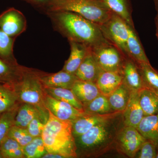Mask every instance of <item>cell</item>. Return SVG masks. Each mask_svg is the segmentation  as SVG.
<instances>
[{"label": "cell", "instance_id": "cell-1", "mask_svg": "<svg viewBox=\"0 0 158 158\" xmlns=\"http://www.w3.org/2000/svg\"><path fill=\"white\" fill-rule=\"evenodd\" d=\"M124 125L120 112L75 138L77 158L98 157L114 148L116 136Z\"/></svg>", "mask_w": 158, "mask_h": 158}, {"label": "cell", "instance_id": "cell-2", "mask_svg": "<svg viewBox=\"0 0 158 158\" xmlns=\"http://www.w3.org/2000/svg\"><path fill=\"white\" fill-rule=\"evenodd\" d=\"M52 12L55 22L69 41L82 44L90 49L110 42L104 37L97 24L71 11Z\"/></svg>", "mask_w": 158, "mask_h": 158}, {"label": "cell", "instance_id": "cell-3", "mask_svg": "<svg viewBox=\"0 0 158 158\" xmlns=\"http://www.w3.org/2000/svg\"><path fill=\"white\" fill-rule=\"evenodd\" d=\"M48 119L41 135L47 151L65 158H77L72 122L59 119L48 110Z\"/></svg>", "mask_w": 158, "mask_h": 158}, {"label": "cell", "instance_id": "cell-4", "mask_svg": "<svg viewBox=\"0 0 158 158\" xmlns=\"http://www.w3.org/2000/svg\"><path fill=\"white\" fill-rule=\"evenodd\" d=\"M42 73L24 67L20 79L11 87L19 102L33 105L44 117L48 119V110L45 104L46 92L40 80Z\"/></svg>", "mask_w": 158, "mask_h": 158}, {"label": "cell", "instance_id": "cell-5", "mask_svg": "<svg viewBox=\"0 0 158 158\" xmlns=\"http://www.w3.org/2000/svg\"><path fill=\"white\" fill-rule=\"evenodd\" d=\"M52 11H68L74 12L101 25L113 14L103 0H51Z\"/></svg>", "mask_w": 158, "mask_h": 158}, {"label": "cell", "instance_id": "cell-6", "mask_svg": "<svg viewBox=\"0 0 158 158\" xmlns=\"http://www.w3.org/2000/svg\"><path fill=\"white\" fill-rule=\"evenodd\" d=\"M99 26L105 38L121 51L126 58H128L127 43L129 35L130 26L127 23L113 13L110 19Z\"/></svg>", "mask_w": 158, "mask_h": 158}, {"label": "cell", "instance_id": "cell-7", "mask_svg": "<svg viewBox=\"0 0 158 158\" xmlns=\"http://www.w3.org/2000/svg\"><path fill=\"white\" fill-rule=\"evenodd\" d=\"M91 50L102 70L122 73L127 58L115 45L108 42Z\"/></svg>", "mask_w": 158, "mask_h": 158}, {"label": "cell", "instance_id": "cell-8", "mask_svg": "<svg viewBox=\"0 0 158 158\" xmlns=\"http://www.w3.org/2000/svg\"><path fill=\"white\" fill-rule=\"evenodd\" d=\"M145 140L136 128L124 125L119 130L116 136L114 148L122 155L135 158Z\"/></svg>", "mask_w": 158, "mask_h": 158}, {"label": "cell", "instance_id": "cell-9", "mask_svg": "<svg viewBox=\"0 0 158 158\" xmlns=\"http://www.w3.org/2000/svg\"><path fill=\"white\" fill-rule=\"evenodd\" d=\"M26 20L20 11L10 8L0 15V29L15 38L25 30Z\"/></svg>", "mask_w": 158, "mask_h": 158}, {"label": "cell", "instance_id": "cell-10", "mask_svg": "<svg viewBox=\"0 0 158 158\" xmlns=\"http://www.w3.org/2000/svg\"><path fill=\"white\" fill-rule=\"evenodd\" d=\"M46 107L48 110L59 119L73 121L85 113L68 103L58 100L46 93L45 98Z\"/></svg>", "mask_w": 158, "mask_h": 158}, {"label": "cell", "instance_id": "cell-11", "mask_svg": "<svg viewBox=\"0 0 158 158\" xmlns=\"http://www.w3.org/2000/svg\"><path fill=\"white\" fill-rule=\"evenodd\" d=\"M119 112H120L106 114L85 113L82 116L72 122V133L74 138H76L87 132L94 127L115 116Z\"/></svg>", "mask_w": 158, "mask_h": 158}, {"label": "cell", "instance_id": "cell-12", "mask_svg": "<svg viewBox=\"0 0 158 158\" xmlns=\"http://www.w3.org/2000/svg\"><path fill=\"white\" fill-rule=\"evenodd\" d=\"M123 83L131 92H138L143 88L142 79L135 62L127 58L122 70Z\"/></svg>", "mask_w": 158, "mask_h": 158}, {"label": "cell", "instance_id": "cell-13", "mask_svg": "<svg viewBox=\"0 0 158 158\" xmlns=\"http://www.w3.org/2000/svg\"><path fill=\"white\" fill-rule=\"evenodd\" d=\"M102 70L90 48L75 75L78 80L95 83Z\"/></svg>", "mask_w": 158, "mask_h": 158}, {"label": "cell", "instance_id": "cell-14", "mask_svg": "<svg viewBox=\"0 0 158 158\" xmlns=\"http://www.w3.org/2000/svg\"><path fill=\"white\" fill-rule=\"evenodd\" d=\"M77 78L75 75L62 70L55 73H42L40 80L44 87L71 89Z\"/></svg>", "mask_w": 158, "mask_h": 158}, {"label": "cell", "instance_id": "cell-15", "mask_svg": "<svg viewBox=\"0 0 158 158\" xmlns=\"http://www.w3.org/2000/svg\"><path fill=\"white\" fill-rule=\"evenodd\" d=\"M23 68L16 60L0 57V83L12 86L20 79Z\"/></svg>", "mask_w": 158, "mask_h": 158}, {"label": "cell", "instance_id": "cell-16", "mask_svg": "<svg viewBox=\"0 0 158 158\" xmlns=\"http://www.w3.org/2000/svg\"><path fill=\"white\" fill-rule=\"evenodd\" d=\"M144 116L139 103L138 92H131L127 106L123 112L124 125L136 128Z\"/></svg>", "mask_w": 158, "mask_h": 158}, {"label": "cell", "instance_id": "cell-17", "mask_svg": "<svg viewBox=\"0 0 158 158\" xmlns=\"http://www.w3.org/2000/svg\"><path fill=\"white\" fill-rule=\"evenodd\" d=\"M127 49L128 57L136 63H150L135 27L130 26Z\"/></svg>", "mask_w": 158, "mask_h": 158}, {"label": "cell", "instance_id": "cell-18", "mask_svg": "<svg viewBox=\"0 0 158 158\" xmlns=\"http://www.w3.org/2000/svg\"><path fill=\"white\" fill-rule=\"evenodd\" d=\"M121 73L102 70L95 84L102 94L109 96L123 83Z\"/></svg>", "mask_w": 158, "mask_h": 158}, {"label": "cell", "instance_id": "cell-19", "mask_svg": "<svg viewBox=\"0 0 158 158\" xmlns=\"http://www.w3.org/2000/svg\"><path fill=\"white\" fill-rule=\"evenodd\" d=\"M69 43L71 49L70 56L65 61L62 70L75 74L90 48L75 41L71 40Z\"/></svg>", "mask_w": 158, "mask_h": 158}, {"label": "cell", "instance_id": "cell-20", "mask_svg": "<svg viewBox=\"0 0 158 158\" xmlns=\"http://www.w3.org/2000/svg\"><path fill=\"white\" fill-rule=\"evenodd\" d=\"M71 90L78 99L84 105L101 94L95 83L77 80Z\"/></svg>", "mask_w": 158, "mask_h": 158}, {"label": "cell", "instance_id": "cell-21", "mask_svg": "<svg viewBox=\"0 0 158 158\" xmlns=\"http://www.w3.org/2000/svg\"><path fill=\"white\" fill-rule=\"evenodd\" d=\"M141 74L143 88L158 96V71L148 63H136Z\"/></svg>", "mask_w": 158, "mask_h": 158}, {"label": "cell", "instance_id": "cell-22", "mask_svg": "<svg viewBox=\"0 0 158 158\" xmlns=\"http://www.w3.org/2000/svg\"><path fill=\"white\" fill-rule=\"evenodd\" d=\"M105 4L114 14L124 20L129 25L134 27L132 8L130 0H103Z\"/></svg>", "mask_w": 158, "mask_h": 158}, {"label": "cell", "instance_id": "cell-23", "mask_svg": "<svg viewBox=\"0 0 158 158\" xmlns=\"http://www.w3.org/2000/svg\"><path fill=\"white\" fill-rule=\"evenodd\" d=\"M131 91L123 84L107 96L108 100L113 112L124 111L129 100Z\"/></svg>", "mask_w": 158, "mask_h": 158}, {"label": "cell", "instance_id": "cell-24", "mask_svg": "<svg viewBox=\"0 0 158 158\" xmlns=\"http://www.w3.org/2000/svg\"><path fill=\"white\" fill-rule=\"evenodd\" d=\"M136 129L145 139L158 141V113L144 116Z\"/></svg>", "mask_w": 158, "mask_h": 158}, {"label": "cell", "instance_id": "cell-25", "mask_svg": "<svg viewBox=\"0 0 158 158\" xmlns=\"http://www.w3.org/2000/svg\"><path fill=\"white\" fill-rule=\"evenodd\" d=\"M139 101L144 116L158 113V96L152 91L143 88L138 91Z\"/></svg>", "mask_w": 158, "mask_h": 158}, {"label": "cell", "instance_id": "cell-26", "mask_svg": "<svg viewBox=\"0 0 158 158\" xmlns=\"http://www.w3.org/2000/svg\"><path fill=\"white\" fill-rule=\"evenodd\" d=\"M46 92L53 98L68 103L78 110L84 111L83 105L71 89L44 87Z\"/></svg>", "mask_w": 158, "mask_h": 158}, {"label": "cell", "instance_id": "cell-27", "mask_svg": "<svg viewBox=\"0 0 158 158\" xmlns=\"http://www.w3.org/2000/svg\"><path fill=\"white\" fill-rule=\"evenodd\" d=\"M39 113V110L33 105L21 103L15 118L14 125L27 129L30 122Z\"/></svg>", "mask_w": 158, "mask_h": 158}, {"label": "cell", "instance_id": "cell-28", "mask_svg": "<svg viewBox=\"0 0 158 158\" xmlns=\"http://www.w3.org/2000/svg\"><path fill=\"white\" fill-rule=\"evenodd\" d=\"M83 110L85 113L91 114H106L114 112L110 106L107 96L102 94L83 105Z\"/></svg>", "mask_w": 158, "mask_h": 158}, {"label": "cell", "instance_id": "cell-29", "mask_svg": "<svg viewBox=\"0 0 158 158\" xmlns=\"http://www.w3.org/2000/svg\"><path fill=\"white\" fill-rule=\"evenodd\" d=\"M19 103L12 87L0 83V113L11 110Z\"/></svg>", "mask_w": 158, "mask_h": 158}, {"label": "cell", "instance_id": "cell-30", "mask_svg": "<svg viewBox=\"0 0 158 158\" xmlns=\"http://www.w3.org/2000/svg\"><path fill=\"white\" fill-rule=\"evenodd\" d=\"M0 150L4 158H25L22 146L14 139L8 136L1 144Z\"/></svg>", "mask_w": 158, "mask_h": 158}, {"label": "cell", "instance_id": "cell-31", "mask_svg": "<svg viewBox=\"0 0 158 158\" xmlns=\"http://www.w3.org/2000/svg\"><path fill=\"white\" fill-rule=\"evenodd\" d=\"M21 104H17L11 110L2 113L0 116V146L8 135L9 130L14 125L15 118Z\"/></svg>", "mask_w": 158, "mask_h": 158}, {"label": "cell", "instance_id": "cell-32", "mask_svg": "<svg viewBox=\"0 0 158 158\" xmlns=\"http://www.w3.org/2000/svg\"><path fill=\"white\" fill-rule=\"evenodd\" d=\"M23 150L25 158H42L48 152L41 136L34 138Z\"/></svg>", "mask_w": 158, "mask_h": 158}, {"label": "cell", "instance_id": "cell-33", "mask_svg": "<svg viewBox=\"0 0 158 158\" xmlns=\"http://www.w3.org/2000/svg\"><path fill=\"white\" fill-rule=\"evenodd\" d=\"M15 38L9 36L0 29V57L11 60H16L13 55Z\"/></svg>", "mask_w": 158, "mask_h": 158}, {"label": "cell", "instance_id": "cell-34", "mask_svg": "<svg viewBox=\"0 0 158 158\" xmlns=\"http://www.w3.org/2000/svg\"><path fill=\"white\" fill-rule=\"evenodd\" d=\"M8 137L14 139L22 147L26 146L34 138L30 135L27 130L13 125L9 130Z\"/></svg>", "mask_w": 158, "mask_h": 158}, {"label": "cell", "instance_id": "cell-35", "mask_svg": "<svg viewBox=\"0 0 158 158\" xmlns=\"http://www.w3.org/2000/svg\"><path fill=\"white\" fill-rule=\"evenodd\" d=\"M158 149V141L146 139L141 144L135 158H156Z\"/></svg>", "mask_w": 158, "mask_h": 158}, {"label": "cell", "instance_id": "cell-36", "mask_svg": "<svg viewBox=\"0 0 158 158\" xmlns=\"http://www.w3.org/2000/svg\"><path fill=\"white\" fill-rule=\"evenodd\" d=\"M47 121L40 113H38L27 128L29 134L34 138L41 136Z\"/></svg>", "mask_w": 158, "mask_h": 158}, {"label": "cell", "instance_id": "cell-37", "mask_svg": "<svg viewBox=\"0 0 158 158\" xmlns=\"http://www.w3.org/2000/svg\"><path fill=\"white\" fill-rule=\"evenodd\" d=\"M42 158H65L64 156L56 153L48 152L43 156Z\"/></svg>", "mask_w": 158, "mask_h": 158}, {"label": "cell", "instance_id": "cell-38", "mask_svg": "<svg viewBox=\"0 0 158 158\" xmlns=\"http://www.w3.org/2000/svg\"><path fill=\"white\" fill-rule=\"evenodd\" d=\"M155 24L156 27V35L158 40V10H157V14L155 18Z\"/></svg>", "mask_w": 158, "mask_h": 158}, {"label": "cell", "instance_id": "cell-39", "mask_svg": "<svg viewBox=\"0 0 158 158\" xmlns=\"http://www.w3.org/2000/svg\"><path fill=\"white\" fill-rule=\"evenodd\" d=\"M156 6L157 10H158V0H155Z\"/></svg>", "mask_w": 158, "mask_h": 158}, {"label": "cell", "instance_id": "cell-40", "mask_svg": "<svg viewBox=\"0 0 158 158\" xmlns=\"http://www.w3.org/2000/svg\"><path fill=\"white\" fill-rule=\"evenodd\" d=\"M34 1H37V2H45V1H49V0H34ZM50 1H51V0H50Z\"/></svg>", "mask_w": 158, "mask_h": 158}, {"label": "cell", "instance_id": "cell-41", "mask_svg": "<svg viewBox=\"0 0 158 158\" xmlns=\"http://www.w3.org/2000/svg\"><path fill=\"white\" fill-rule=\"evenodd\" d=\"M0 158H4L1 150H0Z\"/></svg>", "mask_w": 158, "mask_h": 158}, {"label": "cell", "instance_id": "cell-42", "mask_svg": "<svg viewBox=\"0 0 158 158\" xmlns=\"http://www.w3.org/2000/svg\"><path fill=\"white\" fill-rule=\"evenodd\" d=\"M156 158H158V149L157 154Z\"/></svg>", "mask_w": 158, "mask_h": 158}, {"label": "cell", "instance_id": "cell-43", "mask_svg": "<svg viewBox=\"0 0 158 158\" xmlns=\"http://www.w3.org/2000/svg\"><path fill=\"white\" fill-rule=\"evenodd\" d=\"M1 114H2V113H0V116H1Z\"/></svg>", "mask_w": 158, "mask_h": 158}]
</instances>
